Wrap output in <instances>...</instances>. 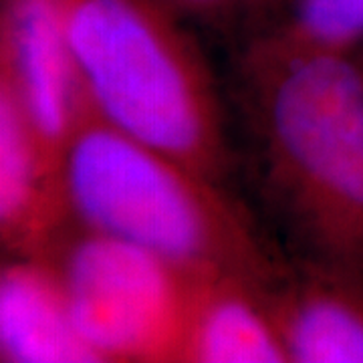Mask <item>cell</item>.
Here are the masks:
<instances>
[{
	"mask_svg": "<svg viewBox=\"0 0 363 363\" xmlns=\"http://www.w3.org/2000/svg\"><path fill=\"white\" fill-rule=\"evenodd\" d=\"M267 289L233 274L196 279L180 363H289Z\"/></svg>",
	"mask_w": 363,
	"mask_h": 363,
	"instance_id": "ba28073f",
	"label": "cell"
},
{
	"mask_svg": "<svg viewBox=\"0 0 363 363\" xmlns=\"http://www.w3.org/2000/svg\"><path fill=\"white\" fill-rule=\"evenodd\" d=\"M267 297L289 363H363V274L291 259Z\"/></svg>",
	"mask_w": 363,
	"mask_h": 363,
	"instance_id": "8992f818",
	"label": "cell"
},
{
	"mask_svg": "<svg viewBox=\"0 0 363 363\" xmlns=\"http://www.w3.org/2000/svg\"><path fill=\"white\" fill-rule=\"evenodd\" d=\"M257 184L293 260L363 274V69L259 35L236 61Z\"/></svg>",
	"mask_w": 363,
	"mask_h": 363,
	"instance_id": "6da1fadb",
	"label": "cell"
},
{
	"mask_svg": "<svg viewBox=\"0 0 363 363\" xmlns=\"http://www.w3.org/2000/svg\"><path fill=\"white\" fill-rule=\"evenodd\" d=\"M182 14H192L210 25H222L230 14L238 0H168Z\"/></svg>",
	"mask_w": 363,
	"mask_h": 363,
	"instance_id": "8fae6325",
	"label": "cell"
},
{
	"mask_svg": "<svg viewBox=\"0 0 363 363\" xmlns=\"http://www.w3.org/2000/svg\"><path fill=\"white\" fill-rule=\"evenodd\" d=\"M267 37L317 51L355 52L363 45V0H293Z\"/></svg>",
	"mask_w": 363,
	"mask_h": 363,
	"instance_id": "30bf717a",
	"label": "cell"
},
{
	"mask_svg": "<svg viewBox=\"0 0 363 363\" xmlns=\"http://www.w3.org/2000/svg\"><path fill=\"white\" fill-rule=\"evenodd\" d=\"M355 59L359 61V65H362V69H363V45H362V49L355 52Z\"/></svg>",
	"mask_w": 363,
	"mask_h": 363,
	"instance_id": "7c38bea8",
	"label": "cell"
},
{
	"mask_svg": "<svg viewBox=\"0 0 363 363\" xmlns=\"http://www.w3.org/2000/svg\"><path fill=\"white\" fill-rule=\"evenodd\" d=\"M97 363H180L196 279L145 248L75 222L45 255Z\"/></svg>",
	"mask_w": 363,
	"mask_h": 363,
	"instance_id": "277c9868",
	"label": "cell"
},
{
	"mask_svg": "<svg viewBox=\"0 0 363 363\" xmlns=\"http://www.w3.org/2000/svg\"><path fill=\"white\" fill-rule=\"evenodd\" d=\"M71 224L61 168L0 79V242L4 257H45Z\"/></svg>",
	"mask_w": 363,
	"mask_h": 363,
	"instance_id": "52a82bcc",
	"label": "cell"
},
{
	"mask_svg": "<svg viewBox=\"0 0 363 363\" xmlns=\"http://www.w3.org/2000/svg\"><path fill=\"white\" fill-rule=\"evenodd\" d=\"M0 362L97 363L79 337L61 279L47 257H4Z\"/></svg>",
	"mask_w": 363,
	"mask_h": 363,
	"instance_id": "9c48e42d",
	"label": "cell"
},
{
	"mask_svg": "<svg viewBox=\"0 0 363 363\" xmlns=\"http://www.w3.org/2000/svg\"><path fill=\"white\" fill-rule=\"evenodd\" d=\"M89 109L228 184L236 154L218 83L168 0H59Z\"/></svg>",
	"mask_w": 363,
	"mask_h": 363,
	"instance_id": "3957f363",
	"label": "cell"
},
{
	"mask_svg": "<svg viewBox=\"0 0 363 363\" xmlns=\"http://www.w3.org/2000/svg\"><path fill=\"white\" fill-rule=\"evenodd\" d=\"M0 79L9 83L26 121L61 168L67 143L89 104L67 40L59 0L4 2Z\"/></svg>",
	"mask_w": 363,
	"mask_h": 363,
	"instance_id": "5b68a950",
	"label": "cell"
},
{
	"mask_svg": "<svg viewBox=\"0 0 363 363\" xmlns=\"http://www.w3.org/2000/svg\"><path fill=\"white\" fill-rule=\"evenodd\" d=\"M61 178L71 222L145 248L192 277L274 285L291 257L226 184L116 130L87 107Z\"/></svg>",
	"mask_w": 363,
	"mask_h": 363,
	"instance_id": "7a4b0ae2",
	"label": "cell"
}]
</instances>
